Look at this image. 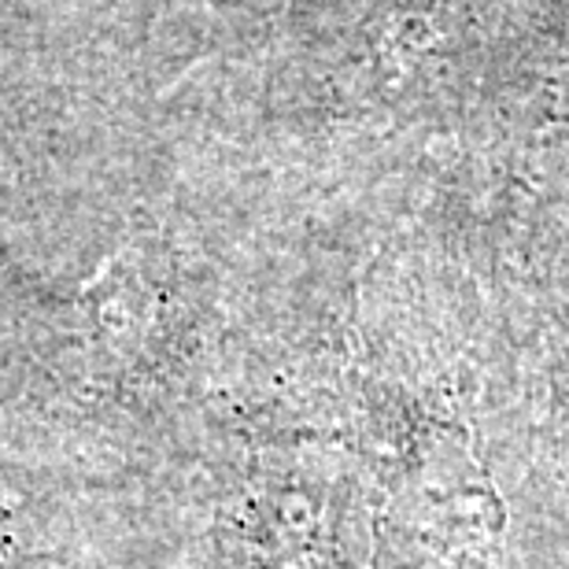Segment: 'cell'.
Wrapping results in <instances>:
<instances>
[{"label": "cell", "instance_id": "277c9868", "mask_svg": "<svg viewBox=\"0 0 569 569\" xmlns=\"http://www.w3.org/2000/svg\"><path fill=\"white\" fill-rule=\"evenodd\" d=\"M370 569H507V559L443 543L396 537V532L373 529V566Z\"/></svg>", "mask_w": 569, "mask_h": 569}, {"label": "cell", "instance_id": "5b68a950", "mask_svg": "<svg viewBox=\"0 0 569 569\" xmlns=\"http://www.w3.org/2000/svg\"><path fill=\"white\" fill-rule=\"evenodd\" d=\"M0 569H41V559L30 555L27 543L19 540V532L4 521V515H0Z\"/></svg>", "mask_w": 569, "mask_h": 569}, {"label": "cell", "instance_id": "3957f363", "mask_svg": "<svg viewBox=\"0 0 569 569\" xmlns=\"http://www.w3.org/2000/svg\"><path fill=\"white\" fill-rule=\"evenodd\" d=\"M89 311V381L122 400L167 392L163 378L174 367L163 296L133 256H116L86 289Z\"/></svg>", "mask_w": 569, "mask_h": 569}, {"label": "cell", "instance_id": "7a4b0ae2", "mask_svg": "<svg viewBox=\"0 0 569 569\" xmlns=\"http://www.w3.org/2000/svg\"><path fill=\"white\" fill-rule=\"evenodd\" d=\"M481 443L507 507V569H569V348L485 378Z\"/></svg>", "mask_w": 569, "mask_h": 569}, {"label": "cell", "instance_id": "6da1fadb", "mask_svg": "<svg viewBox=\"0 0 569 569\" xmlns=\"http://www.w3.org/2000/svg\"><path fill=\"white\" fill-rule=\"evenodd\" d=\"M197 569H370L378 485L333 418L256 407L211 466Z\"/></svg>", "mask_w": 569, "mask_h": 569}]
</instances>
